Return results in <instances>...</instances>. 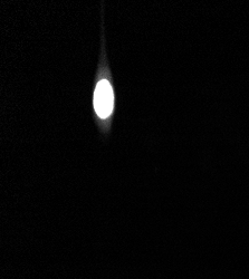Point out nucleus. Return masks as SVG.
Returning <instances> with one entry per match:
<instances>
[{"mask_svg": "<svg viewBox=\"0 0 249 279\" xmlns=\"http://www.w3.org/2000/svg\"><path fill=\"white\" fill-rule=\"evenodd\" d=\"M114 106V93L107 80L100 81L94 92V109L101 119L111 115Z\"/></svg>", "mask_w": 249, "mask_h": 279, "instance_id": "f257e3e1", "label": "nucleus"}]
</instances>
